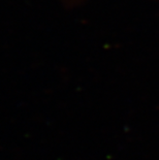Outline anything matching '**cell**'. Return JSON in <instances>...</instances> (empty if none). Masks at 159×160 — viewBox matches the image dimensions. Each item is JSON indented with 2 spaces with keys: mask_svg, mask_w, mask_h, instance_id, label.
I'll return each instance as SVG.
<instances>
[]
</instances>
